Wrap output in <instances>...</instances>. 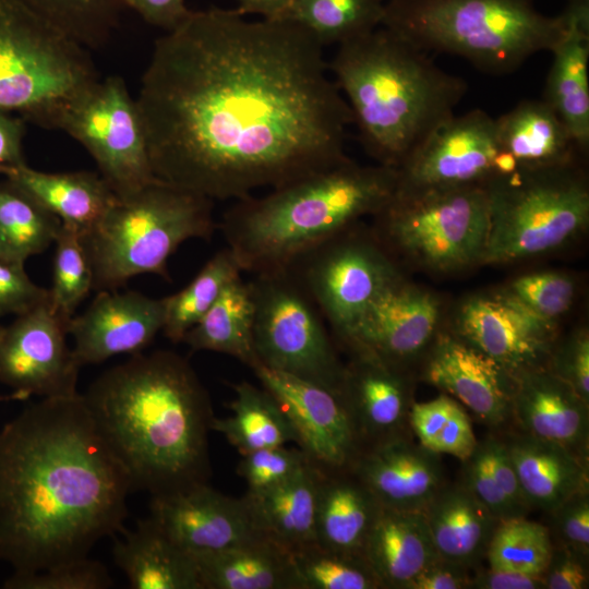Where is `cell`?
<instances>
[{
  "label": "cell",
  "mask_w": 589,
  "mask_h": 589,
  "mask_svg": "<svg viewBox=\"0 0 589 589\" xmlns=\"http://www.w3.org/2000/svg\"><path fill=\"white\" fill-rule=\"evenodd\" d=\"M191 11L159 37L136 100L155 179L215 200L349 157L352 113L324 46L288 19Z\"/></svg>",
  "instance_id": "6da1fadb"
},
{
  "label": "cell",
  "mask_w": 589,
  "mask_h": 589,
  "mask_svg": "<svg viewBox=\"0 0 589 589\" xmlns=\"http://www.w3.org/2000/svg\"><path fill=\"white\" fill-rule=\"evenodd\" d=\"M131 479L83 395L46 397L0 430V560L34 573L122 530Z\"/></svg>",
  "instance_id": "7a4b0ae2"
},
{
  "label": "cell",
  "mask_w": 589,
  "mask_h": 589,
  "mask_svg": "<svg viewBox=\"0 0 589 589\" xmlns=\"http://www.w3.org/2000/svg\"><path fill=\"white\" fill-rule=\"evenodd\" d=\"M83 396L133 489L156 496L208 482L214 414L187 359L168 350L135 353Z\"/></svg>",
  "instance_id": "3957f363"
},
{
  "label": "cell",
  "mask_w": 589,
  "mask_h": 589,
  "mask_svg": "<svg viewBox=\"0 0 589 589\" xmlns=\"http://www.w3.org/2000/svg\"><path fill=\"white\" fill-rule=\"evenodd\" d=\"M328 70L365 152L396 169L455 115L467 92L464 79L383 26L338 45Z\"/></svg>",
  "instance_id": "277c9868"
},
{
  "label": "cell",
  "mask_w": 589,
  "mask_h": 589,
  "mask_svg": "<svg viewBox=\"0 0 589 589\" xmlns=\"http://www.w3.org/2000/svg\"><path fill=\"white\" fill-rule=\"evenodd\" d=\"M398 169L348 158L263 196L237 200L219 224L242 272L290 266L310 249L375 215L395 194Z\"/></svg>",
  "instance_id": "5b68a950"
},
{
  "label": "cell",
  "mask_w": 589,
  "mask_h": 589,
  "mask_svg": "<svg viewBox=\"0 0 589 589\" xmlns=\"http://www.w3.org/2000/svg\"><path fill=\"white\" fill-rule=\"evenodd\" d=\"M381 26L426 53H449L494 75L550 51L564 11L542 14L533 0H385Z\"/></svg>",
  "instance_id": "8992f818"
},
{
  "label": "cell",
  "mask_w": 589,
  "mask_h": 589,
  "mask_svg": "<svg viewBox=\"0 0 589 589\" xmlns=\"http://www.w3.org/2000/svg\"><path fill=\"white\" fill-rule=\"evenodd\" d=\"M213 206L206 196L157 179L117 199L103 219L81 235L93 289L116 290L142 274L168 279V260L183 242L213 236Z\"/></svg>",
  "instance_id": "52a82bcc"
},
{
  "label": "cell",
  "mask_w": 589,
  "mask_h": 589,
  "mask_svg": "<svg viewBox=\"0 0 589 589\" xmlns=\"http://www.w3.org/2000/svg\"><path fill=\"white\" fill-rule=\"evenodd\" d=\"M99 80L86 47L16 0H0V111L58 129Z\"/></svg>",
  "instance_id": "ba28073f"
},
{
  "label": "cell",
  "mask_w": 589,
  "mask_h": 589,
  "mask_svg": "<svg viewBox=\"0 0 589 589\" xmlns=\"http://www.w3.org/2000/svg\"><path fill=\"white\" fill-rule=\"evenodd\" d=\"M483 185L489 201L484 263L505 264L550 252L589 224V184L577 160L519 166Z\"/></svg>",
  "instance_id": "9c48e42d"
},
{
  "label": "cell",
  "mask_w": 589,
  "mask_h": 589,
  "mask_svg": "<svg viewBox=\"0 0 589 589\" xmlns=\"http://www.w3.org/2000/svg\"><path fill=\"white\" fill-rule=\"evenodd\" d=\"M373 233L390 255L434 272L482 262L489 231L484 185L397 190Z\"/></svg>",
  "instance_id": "30bf717a"
},
{
  "label": "cell",
  "mask_w": 589,
  "mask_h": 589,
  "mask_svg": "<svg viewBox=\"0 0 589 589\" xmlns=\"http://www.w3.org/2000/svg\"><path fill=\"white\" fill-rule=\"evenodd\" d=\"M254 348L259 363L340 397L345 362L326 321L289 268L255 274Z\"/></svg>",
  "instance_id": "8fae6325"
},
{
  "label": "cell",
  "mask_w": 589,
  "mask_h": 589,
  "mask_svg": "<svg viewBox=\"0 0 589 589\" xmlns=\"http://www.w3.org/2000/svg\"><path fill=\"white\" fill-rule=\"evenodd\" d=\"M357 224L287 267L314 301L336 340L350 332L377 293L399 275L375 235L360 232Z\"/></svg>",
  "instance_id": "7c38bea8"
},
{
  "label": "cell",
  "mask_w": 589,
  "mask_h": 589,
  "mask_svg": "<svg viewBox=\"0 0 589 589\" xmlns=\"http://www.w3.org/2000/svg\"><path fill=\"white\" fill-rule=\"evenodd\" d=\"M58 130L86 148L118 199L156 180L137 104L122 77L98 80L67 109Z\"/></svg>",
  "instance_id": "4fadbf2b"
},
{
  "label": "cell",
  "mask_w": 589,
  "mask_h": 589,
  "mask_svg": "<svg viewBox=\"0 0 589 589\" xmlns=\"http://www.w3.org/2000/svg\"><path fill=\"white\" fill-rule=\"evenodd\" d=\"M68 322L45 302L3 328L0 381L11 398L62 397L76 394L79 364L68 346Z\"/></svg>",
  "instance_id": "5bb4252c"
},
{
  "label": "cell",
  "mask_w": 589,
  "mask_h": 589,
  "mask_svg": "<svg viewBox=\"0 0 589 589\" xmlns=\"http://www.w3.org/2000/svg\"><path fill=\"white\" fill-rule=\"evenodd\" d=\"M440 303L430 292L393 278L371 301L350 332L337 340L342 348L368 352L408 371L436 337Z\"/></svg>",
  "instance_id": "9a60e30c"
},
{
  "label": "cell",
  "mask_w": 589,
  "mask_h": 589,
  "mask_svg": "<svg viewBox=\"0 0 589 589\" xmlns=\"http://www.w3.org/2000/svg\"><path fill=\"white\" fill-rule=\"evenodd\" d=\"M500 148L495 118L481 109L453 115L398 168L396 189L483 185Z\"/></svg>",
  "instance_id": "2e32d148"
},
{
  "label": "cell",
  "mask_w": 589,
  "mask_h": 589,
  "mask_svg": "<svg viewBox=\"0 0 589 589\" xmlns=\"http://www.w3.org/2000/svg\"><path fill=\"white\" fill-rule=\"evenodd\" d=\"M251 370L281 407L296 433L297 446L311 462L324 469L350 468L360 445L339 396L260 363Z\"/></svg>",
  "instance_id": "e0dca14e"
},
{
  "label": "cell",
  "mask_w": 589,
  "mask_h": 589,
  "mask_svg": "<svg viewBox=\"0 0 589 589\" xmlns=\"http://www.w3.org/2000/svg\"><path fill=\"white\" fill-rule=\"evenodd\" d=\"M422 378L490 428L512 423L514 374L456 334L435 337L423 357Z\"/></svg>",
  "instance_id": "ac0fdd59"
},
{
  "label": "cell",
  "mask_w": 589,
  "mask_h": 589,
  "mask_svg": "<svg viewBox=\"0 0 589 589\" xmlns=\"http://www.w3.org/2000/svg\"><path fill=\"white\" fill-rule=\"evenodd\" d=\"M340 399L352 423L360 452L410 436L412 381L408 371L368 352L348 350Z\"/></svg>",
  "instance_id": "d6986e66"
},
{
  "label": "cell",
  "mask_w": 589,
  "mask_h": 589,
  "mask_svg": "<svg viewBox=\"0 0 589 589\" xmlns=\"http://www.w3.org/2000/svg\"><path fill=\"white\" fill-rule=\"evenodd\" d=\"M456 335L515 374L546 364L555 324L533 315L503 291L465 301Z\"/></svg>",
  "instance_id": "ffe728a7"
},
{
  "label": "cell",
  "mask_w": 589,
  "mask_h": 589,
  "mask_svg": "<svg viewBox=\"0 0 589 589\" xmlns=\"http://www.w3.org/2000/svg\"><path fill=\"white\" fill-rule=\"evenodd\" d=\"M151 518L191 554L221 551L262 532L244 496L225 495L208 482L152 496Z\"/></svg>",
  "instance_id": "44dd1931"
},
{
  "label": "cell",
  "mask_w": 589,
  "mask_h": 589,
  "mask_svg": "<svg viewBox=\"0 0 589 589\" xmlns=\"http://www.w3.org/2000/svg\"><path fill=\"white\" fill-rule=\"evenodd\" d=\"M164 321V299L132 290H100L82 314L70 318L68 334L82 366L142 352L163 330Z\"/></svg>",
  "instance_id": "7402d4cb"
},
{
  "label": "cell",
  "mask_w": 589,
  "mask_h": 589,
  "mask_svg": "<svg viewBox=\"0 0 589 589\" xmlns=\"http://www.w3.org/2000/svg\"><path fill=\"white\" fill-rule=\"evenodd\" d=\"M381 506L423 512L446 484L441 455L411 436L360 452L349 468Z\"/></svg>",
  "instance_id": "603a6c76"
},
{
  "label": "cell",
  "mask_w": 589,
  "mask_h": 589,
  "mask_svg": "<svg viewBox=\"0 0 589 589\" xmlns=\"http://www.w3.org/2000/svg\"><path fill=\"white\" fill-rule=\"evenodd\" d=\"M514 376L512 423L516 430L556 443L588 462L589 404L545 365Z\"/></svg>",
  "instance_id": "cb8c5ba5"
},
{
  "label": "cell",
  "mask_w": 589,
  "mask_h": 589,
  "mask_svg": "<svg viewBox=\"0 0 589 589\" xmlns=\"http://www.w3.org/2000/svg\"><path fill=\"white\" fill-rule=\"evenodd\" d=\"M564 14L563 33L550 50L553 62L543 99L585 154L589 147V0H568Z\"/></svg>",
  "instance_id": "d4e9b609"
},
{
  "label": "cell",
  "mask_w": 589,
  "mask_h": 589,
  "mask_svg": "<svg viewBox=\"0 0 589 589\" xmlns=\"http://www.w3.org/2000/svg\"><path fill=\"white\" fill-rule=\"evenodd\" d=\"M361 554L381 589H408L413 579L438 557L423 512L383 506Z\"/></svg>",
  "instance_id": "484cf974"
},
{
  "label": "cell",
  "mask_w": 589,
  "mask_h": 589,
  "mask_svg": "<svg viewBox=\"0 0 589 589\" xmlns=\"http://www.w3.org/2000/svg\"><path fill=\"white\" fill-rule=\"evenodd\" d=\"M502 438L531 509L548 513L589 489L588 462L567 448L518 430Z\"/></svg>",
  "instance_id": "4316f807"
},
{
  "label": "cell",
  "mask_w": 589,
  "mask_h": 589,
  "mask_svg": "<svg viewBox=\"0 0 589 589\" xmlns=\"http://www.w3.org/2000/svg\"><path fill=\"white\" fill-rule=\"evenodd\" d=\"M192 555L202 589H299L292 552L264 532Z\"/></svg>",
  "instance_id": "83f0119b"
},
{
  "label": "cell",
  "mask_w": 589,
  "mask_h": 589,
  "mask_svg": "<svg viewBox=\"0 0 589 589\" xmlns=\"http://www.w3.org/2000/svg\"><path fill=\"white\" fill-rule=\"evenodd\" d=\"M437 556L477 568L500 524L460 482L445 484L423 510Z\"/></svg>",
  "instance_id": "f1b7e54d"
},
{
  "label": "cell",
  "mask_w": 589,
  "mask_h": 589,
  "mask_svg": "<svg viewBox=\"0 0 589 589\" xmlns=\"http://www.w3.org/2000/svg\"><path fill=\"white\" fill-rule=\"evenodd\" d=\"M380 508L373 494L349 468L318 467L316 543L334 551L362 555Z\"/></svg>",
  "instance_id": "f546056e"
},
{
  "label": "cell",
  "mask_w": 589,
  "mask_h": 589,
  "mask_svg": "<svg viewBox=\"0 0 589 589\" xmlns=\"http://www.w3.org/2000/svg\"><path fill=\"white\" fill-rule=\"evenodd\" d=\"M3 177L80 235L97 225L118 199L101 176L91 171L50 173L24 163Z\"/></svg>",
  "instance_id": "4dcf8cb0"
},
{
  "label": "cell",
  "mask_w": 589,
  "mask_h": 589,
  "mask_svg": "<svg viewBox=\"0 0 589 589\" xmlns=\"http://www.w3.org/2000/svg\"><path fill=\"white\" fill-rule=\"evenodd\" d=\"M113 557L133 589H202L194 556L151 517L115 542Z\"/></svg>",
  "instance_id": "1f68e13d"
},
{
  "label": "cell",
  "mask_w": 589,
  "mask_h": 589,
  "mask_svg": "<svg viewBox=\"0 0 589 589\" xmlns=\"http://www.w3.org/2000/svg\"><path fill=\"white\" fill-rule=\"evenodd\" d=\"M502 148L519 166L542 167L568 164L582 154L552 106L542 99L521 100L495 118Z\"/></svg>",
  "instance_id": "d6a6232c"
},
{
  "label": "cell",
  "mask_w": 589,
  "mask_h": 589,
  "mask_svg": "<svg viewBox=\"0 0 589 589\" xmlns=\"http://www.w3.org/2000/svg\"><path fill=\"white\" fill-rule=\"evenodd\" d=\"M317 482L318 467L310 461L278 485L247 492L256 527L291 552L315 542Z\"/></svg>",
  "instance_id": "836d02e7"
},
{
  "label": "cell",
  "mask_w": 589,
  "mask_h": 589,
  "mask_svg": "<svg viewBox=\"0 0 589 589\" xmlns=\"http://www.w3.org/2000/svg\"><path fill=\"white\" fill-rule=\"evenodd\" d=\"M254 316L250 283L240 276L223 290L182 341L195 351L231 356L252 369L259 363L254 348Z\"/></svg>",
  "instance_id": "e575fe53"
},
{
  "label": "cell",
  "mask_w": 589,
  "mask_h": 589,
  "mask_svg": "<svg viewBox=\"0 0 589 589\" xmlns=\"http://www.w3.org/2000/svg\"><path fill=\"white\" fill-rule=\"evenodd\" d=\"M232 414L213 418L212 430L223 434L242 455L288 443L297 444L296 433L276 399L247 381L232 384Z\"/></svg>",
  "instance_id": "d590c367"
},
{
  "label": "cell",
  "mask_w": 589,
  "mask_h": 589,
  "mask_svg": "<svg viewBox=\"0 0 589 589\" xmlns=\"http://www.w3.org/2000/svg\"><path fill=\"white\" fill-rule=\"evenodd\" d=\"M60 227V219L31 195L0 181V260L24 265L55 242Z\"/></svg>",
  "instance_id": "8d00e7d4"
},
{
  "label": "cell",
  "mask_w": 589,
  "mask_h": 589,
  "mask_svg": "<svg viewBox=\"0 0 589 589\" xmlns=\"http://www.w3.org/2000/svg\"><path fill=\"white\" fill-rule=\"evenodd\" d=\"M242 273L229 248L215 253L197 275L180 291L165 297L163 332L172 342L183 340L185 334L204 316L223 290Z\"/></svg>",
  "instance_id": "74e56055"
},
{
  "label": "cell",
  "mask_w": 589,
  "mask_h": 589,
  "mask_svg": "<svg viewBox=\"0 0 589 589\" xmlns=\"http://www.w3.org/2000/svg\"><path fill=\"white\" fill-rule=\"evenodd\" d=\"M384 8L385 0H293L286 19L338 46L380 27Z\"/></svg>",
  "instance_id": "f35d334b"
},
{
  "label": "cell",
  "mask_w": 589,
  "mask_h": 589,
  "mask_svg": "<svg viewBox=\"0 0 589 589\" xmlns=\"http://www.w3.org/2000/svg\"><path fill=\"white\" fill-rule=\"evenodd\" d=\"M87 49L100 48L117 28L121 0H16Z\"/></svg>",
  "instance_id": "ab89813d"
},
{
  "label": "cell",
  "mask_w": 589,
  "mask_h": 589,
  "mask_svg": "<svg viewBox=\"0 0 589 589\" xmlns=\"http://www.w3.org/2000/svg\"><path fill=\"white\" fill-rule=\"evenodd\" d=\"M553 549L545 525L527 519L500 521L485 554L488 566L524 574H543Z\"/></svg>",
  "instance_id": "60d3db41"
},
{
  "label": "cell",
  "mask_w": 589,
  "mask_h": 589,
  "mask_svg": "<svg viewBox=\"0 0 589 589\" xmlns=\"http://www.w3.org/2000/svg\"><path fill=\"white\" fill-rule=\"evenodd\" d=\"M299 589H381L360 554L310 543L292 552Z\"/></svg>",
  "instance_id": "b9f144b4"
},
{
  "label": "cell",
  "mask_w": 589,
  "mask_h": 589,
  "mask_svg": "<svg viewBox=\"0 0 589 589\" xmlns=\"http://www.w3.org/2000/svg\"><path fill=\"white\" fill-rule=\"evenodd\" d=\"M55 243L49 305L69 322L93 289V272L76 229L61 224Z\"/></svg>",
  "instance_id": "7bdbcfd3"
},
{
  "label": "cell",
  "mask_w": 589,
  "mask_h": 589,
  "mask_svg": "<svg viewBox=\"0 0 589 589\" xmlns=\"http://www.w3.org/2000/svg\"><path fill=\"white\" fill-rule=\"evenodd\" d=\"M539 318L553 323L573 304L576 286L561 272H539L514 279L504 290Z\"/></svg>",
  "instance_id": "ee69618b"
},
{
  "label": "cell",
  "mask_w": 589,
  "mask_h": 589,
  "mask_svg": "<svg viewBox=\"0 0 589 589\" xmlns=\"http://www.w3.org/2000/svg\"><path fill=\"white\" fill-rule=\"evenodd\" d=\"M112 585L106 567L83 557L34 573H13L5 589H105Z\"/></svg>",
  "instance_id": "f6af8a7d"
},
{
  "label": "cell",
  "mask_w": 589,
  "mask_h": 589,
  "mask_svg": "<svg viewBox=\"0 0 589 589\" xmlns=\"http://www.w3.org/2000/svg\"><path fill=\"white\" fill-rule=\"evenodd\" d=\"M309 462L310 459L299 447L283 445L242 455L237 472L247 482V492L256 493L285 482Z\"/></svg>",
  "instance_id": "bcb514c9"
},
{
  "label": "cell",
  "mask_w": 589,
  "mask_h": 589,
  "mask_svg": "<svg viewBox=\"0 0 589 589\" xmlns=\"http://www.w3.org/2000/svg\"><path fill=\"white\" fill-rule=\"evenodd\" d=\"M459 482L500 521L519 517L491 469L484 438L478 441L472 454L461 461Z\"/></svg>",
  "instance_id": "7dc6e473"
},
{
  "label": "cell",
  "mask_w": 589,
  "mask_h": 589,
  "mask_svg": "<svg viewBox=\"0 0 589 589\" xmlns=\"http://www.w3.org/2000/svg\"><path fill=\"white\" fill-rule=\"evenodd\" d=\"M552 543L589 556V489L546 513Z\"/></svg>",
  "instance_id": "c3c4849f"
},
{
  "label": "cell",
  "mask_w": 589,
  "mask_h": 589,
  "mask_svg": "<svg viewBox=\"0 0 589 589\" xmlns=\"http://www.w3.org/2000/svg\"><path fill=\"white\" fill-rule=\"evenodd\" d=\"M545 366L589 404V335L587 329L573 333L553 345Z\"/></svg>",
  "instance_id": "681fc988"
},
{
  "label": "cell",
  "mask_w": 589,
  "mask_h": 589,
  "mask_svg": "<svg viewBox=\"0 0 589 589\" xmlns=\"http://www.w3.org/2000/svg\"><path fill=\"white\" fill-rule=\"evenodd\" d=\"M49 301V290L28 277L24 265L0 260V317L21 315Z\"/></svg>",
  "instance_id": "f907efd6"
},
{
  "label": "cell",
  "mask_w": 589,
  "mask_h": 589,
  "mask_svg": "<svg viewBox=\"0 0 589 589\" xmlns=\"http://www.w3.org/2000/svg\"><path fill=\"white\" fill-rule=\"evenodd\" d=\"M542 578L545 589H587L589 587V556L553 544Z\"/></svg>",
  "instance_id": "816d5d0a"
},
{
  "label": "cell",
  "mask_w": 589,
  "mask_h": 589,
  "mask_svg": "<svg viewBox=\"0 0 589 589\" xmlns=\"http://www.w3.org/2000/svg\"><path fill=\"white\" fill-rule=\"evenodd\" d=\"M470 418L461 405L457 401L438 434L433 452L448 454L460 461L467 459L477 446Z\"/></svg>",
  "instance_id": "f5cc1de1"
},
{
  "label": "cell",
  "mask_w": 589,
  "mask_h": 589,
  "mask_svg": "<svg viewBox=\"0 0 589 589\" xmlns=\"http://www.w3.org/2000/svg\"><path fill=\"white\" fill-rule=\"evenodd\" d=\"M470 569L437 557L409 585L408 589H470Z\"/></svg>",
  "instance_id": "db71d44e"
},
{
  "label": "cell",
  "mask_w": 589,
  "mask_h": 589,
  "mask_svg": "<svg viewBox=\"0 0 589 589\" xmlns=\"http://www.w3.org/2000/svg\"><path fill=\"white\" fill-rule=\"evenodd\" d=\"M136 11L147 23L167 29L176 28L181 24L191 10L185 0H121Z\"/></svg>",
  "instance_id": "11a10c76"
},
{
  "label": "cell",
  "mask_w": 589,
  "mask_h": 589,
  "mask_svg": "<svg viewBox=\"0 0 589 589\" xmlns=\"http://www.w3.org/2000/svg\"><path fill=\"white\" fill-rule=\"evenodd\" d=\"M471 589H545L541 575L524 574L507 569L474 568Z\"/></svg>",
  "instance_id": "9f6ffc18"
},
{
  "label": "cell",
  "mask_w": 589,
  "mask_h": 589,
  "mask_svg": "<svg viewBox=\"0 0 589 589\" xmlns=\"http://www.w3.org/2000/svg\"><path fill=\"white\" fill-rule=\"evenodd\" d=\"M25 120L0 111V176L25 163L23 139Z\"/></svg>",
  "instance_id": "6f0895ef"
},
{
  "label": "cell",
  "mask_w": 589,
  "mask_h": 589,
  "mask_svg": "<svg viewBox=\"0 0 589 589\" xmlns=\"http://www.w3.org/2000/svg\"><path fill=\"white\" fill-rule=\"evenodd\" d=\"M240 14H256L266 20L286 19L293 0H237Z\"/></svg>",
  "instance_id": "680465c9"
},
{
  "label": "cell",
  "mask_w": 589,
  "mask_h": 589,
  "mask_svg": "<svg viewBox=\"0 0 589 589\" xmlns=\"http://www.w3.org/2000/svg\"><path fill=\"white\" fill-rule=\"evenodd\" d=\"M518 167L519 164L514 155L501 147L493 161L494 176L509 175Z\"/></svg>",
  "instance_id": "91938a15"
},
{
  "label": "cell",
  "mask_w": 589,
  "mask_h": 589,
  "mask_svg": "<svg viewBox=\"0 0 589 589\" xmlns=\"http://www.w3.org/2000/svg\"><path fill=\"white\" fill-rule=\"evenodd\" d=\"M3 328H4V327H2V326L0 325V337H1V335H2Z\"/></svg>",
  "instance_id": "94428289"
}]
</instances>
